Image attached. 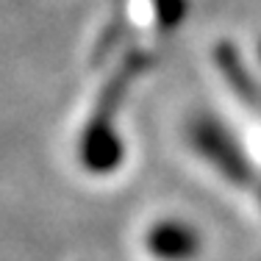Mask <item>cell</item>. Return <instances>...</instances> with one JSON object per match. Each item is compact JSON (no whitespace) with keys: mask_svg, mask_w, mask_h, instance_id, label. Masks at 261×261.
Listing matches in <instances>:
<instances>
[{"mask_svg":"<svg viewBox=\"0 0 261 261\" xmlns=\"http://www.w3.org/2000/svg\"><path fill=\"white\" fill-rule=\"evenodd\" d=\"M145 245H147V250H150V256H156V258L184 261V258L195 256L197 233L192 231L186 222L167 220V222H156V225L147 231Z\"/></svg>","mask_w":261,"mask_h":261,"instance_id":"obj_1","label":"cell"}]
</instances>
